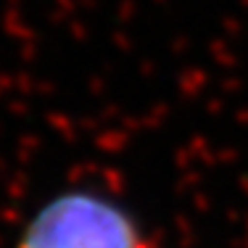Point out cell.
I'll list each match as a JSON object with an SVG mask.
<instances>
[{"label": "cell", "instance_id": "obj_1", "mask_svg": "<svg viewBox=\"0 0 248 248\" xmlns=\"http://www.w3.org/2000/svg\"><path fill=\"white\" fill-rule=\"evenodd\" d=\"M16 248H145L124 206L90 190L61 193L29 219Z\"/></svg>", "mask_w": 248, "mask_h": 248}]
</instances>
